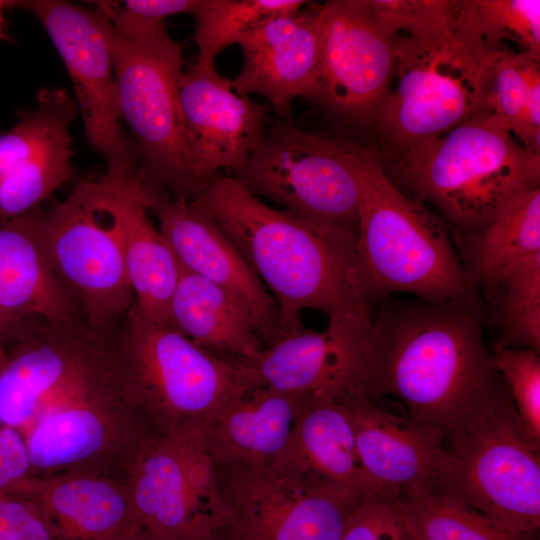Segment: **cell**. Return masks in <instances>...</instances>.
I'll use <instances>...</instances> for the list:
<instances>
[{
    "label": "cell",
    "mask_w": 540,
    "mask_h": 540,
    "mask_svg": "<svg viewBox=\"0 0 540 540\" xmlns=\"http://www.w3.org/2000/svg\"><path fill=\"white\" fill-rule=\"evenodd\" d=\"M480 295L379 301L364 351L363 393L393 396L445 442L509 392L482 333Z\"/></svg>",
    "instance_id": "obj_1"
},
{
    "label": "cell",
    "mask_w": 540,
    "mask_h": 540,
    "mask_svg": "<svg viewBox=\"0 0 540 540\" xmlns=\"http://www.w3.org/2000/svg\"><path fill=\"white\" fill-rule=\"evenodd\" d=\"M191 204L232 242L274 298L282 337L316 310L330 325L368 328L373 310L357 282L356 237L274 209L221 174ZM281 337V338H282Z\"/></svg>",
    "instance_id": "obj_2"
},
{
    "label": "cell",
    "mask_w": 540,
    "mask_h": 540,
    "mask_svg": "<svg viewBox=\"0 0 540 540\" xmlns=\"http://www.w3.org/2000/svg\"><path fill=\"white\" fill-rule=\"evenodd\" d=\"M113 337L125 398L162 436L199 443L227 404L260 385L246 361L202 348L134 303Z\"/></svg>",
    "instance_id": "obj_3"
},
{
    "label": "cell",
    "mask_w": 540,
    "mask_h": 540,
    "mask_svg": "<svg viewBox=\"0 0 540 540\" xmlns=\"http://www.w3.org/2000/svg\"><path fill=\"white\" fill-rule=\"evenodd\" d=\"M399 154L402 186L410 197L433 205L452 231L482 230L539 188L540 154L487 111Z\"/></svg>",
    "instance_id": "obj_4"
},
{
    "label": "cell",
    "mask_w": 540,
    "mask_h": 540,
    "mask_svg": "<svg viewBox=\"0 0 540 540\" xmlns=\"http://www.w3.org/2000/svg\"><path fill=\"white\" fill-rule=\"evenodd\" d=\"M358 214L354 266L370 306L396 292L428 302L479 295L456 255L446 222L391 182L373 148L362 169Z\"/></svg>",
    "instance_id": "obj_5"
},
{
    "label": "cell",
    "mask_w": 540,
    "mask_h": 540,
    "mask_svg": "<svg viewBox=\"0 0 540 540\" xmlns=\"http://www.w3.org/2000/svg\"><path fill=\"white\" fill-rule=\"evenodd\" d=\"M97 6L112 26L118 110L138 151L140 170L158 190L192 201L207 183L191 157L179 111L182 46L164 21L131 15L118 3Z\"/></svg>",
    "instance_id": "obj_6"
},
{
    "label": "cell",
    "mask_w": 540,
    "mask_h": 540,
    "mask_svg": "<svg viewBox=\"0 0 540 540\" xmlns=\"http://www.w3.org/2000/svg\"><path fill=\"white\" fill-rule=\"evenodd\" d=\"M493 50L455 32L396 37L394 70L376 114L397 154L439 136L484 111Z\"/></svg>",
    "instance_id": "obj_7"
},
{
    "label": "cell",
    "mask_w": 540,
    "mask_h": 540,
    "mask_svg": "<svg viewBox=\"0 0 540 540\" xmlns=\"http://www.w3.org/2000/svg\"><path fill=\"white\" fill-rule=\"evenodd\" d=\"M369 149L276 123L244 166L229 176L308 223L357 238Z\"/></svg>",
    "instance_id": "obj_8"
},
{
    "label": "cell",
    "mask_w": 540,
    "mask_h": 540,
    "mask_svg": "<svg viewBox=\"0 0 540 540\" xmlns=\"http://www.w3.org/2000/svg\"><path fill=\"white\" fill-rule=\"evenodd\" d=\"M437 493L498 527L531 535L540 526V446L526 433L510 395L447 442Z\"/></svg>",
    "instance_id": "obj_9"
},
{
    "label": "cell",
    "mask_w": 540,
    "mask_h": 540,
    "mask_svg": "<svg viewBox=\"0 0 540 540\" xmlns=\"http://www.w3.org/2000/svg\"><path fill=\"white\" fill-rule=\"evenodd\" d=\"M151 433L115 375L45 406L22 435L32 476L82 472L121 478Z\"/></svg>",
    "instance_id": "obj_10"
},
{
    "label": "cell",
    "mask_w": 540,
    "mask_h": 540,
    "mask_svg": "<svg viewBox=\"0 0 540 540\" xmlns=\"http://www.w3.org/2000/svg\"><path fill=\"white\" fill-rule=\"evenodd\" d=\"M228 520L224 540H342L364 493L271 464L216 465Z\"/></svg>",
    "instance_id": "obj_11"
},
{
    "label": "cell",
    "mask_w": 540,
    "mask_h": 540,
    "mask_svg": "<svg viewBox=\"0 0 540 540\" xmlns=\"http://www.w3.org/2000/svg\"><path fill=\"white\" fill-rule=\"evenodd\" d=\"M41 234L50 262L85 323L114 330L135 297L117 229L95 202L86 179L43 211Z\"/></svg>",
    "instance_id": "obj_12"
},
{
    "label": "cell",
    "mask_w": 540,
    "mask_h": 540,
    "mask_svg": "<svg viewBox=\"0 0 540 540\" xmlns=\"http://www.w3.org/2000/svg\"><path fill=\"white\" fill-rule=\"evenodd\" d=\"M6 7L31 12L46 30L70 74L87 141L106 162V172L138 171L139 154L118 110L108 16L99 7L59 0L6 1Z\"/></svg>",
    "instance_id": "obj_13"
},
{
    "label": "cell",
    "mask_w": 540,
    "mask_h": 540,
    "mask_svg": "<svg viewBox=\"0 0 540 540\" xmlns=\"http://www.w3.org/2000/svg\"><path fill=\"white\" fill-rule=\"evenodd\" d=\"M124 479L140 527L163 540H214L226 528L216 465L199 443L151 433Z\"/></svg>",
    "instance_id": "obj_14"
},
{
    "label": "cell",
    "mask_w": 540,
    "mask_h": 540,
    "mask_svg": "<svg viewBox=\"0 0 540 540\" xmlns=\"http://www.w3.org/2000/svg\"><path fill=\"white\" fill-rule=\"evenodd\" d=\"M319 72L311 99L358 121L376 117L392 78L396 37L367 0H331L318 7Z\"/></svg>",
    "instance_id": "obj_15"
},
{
    "label": "cell",
    "mask_w": 540,
    "mask_h": 540,
    "mask_svg": "<svg viewBox=\"0 0 540 540\" xmlns=\"http://www.w3.org/2000/svg\"><path fill=\"white\" fill-rule=\"evenodd\" d=\"M76 102L61 88H43L33 108L0 133V220L23 215L73 176L71 124Z\"/></svg>",
    "instance_id": "obj_16"
},
{
    "label": "cell",
    "mask_w": 540,
    "mask_h": 540,
    "mask_svg": "<svg viewBox=\"0 0 540 540\" xmlns=\"http://www.w3.org/2000/svg\"><path fill=\"white\" fill-rule=\"evenodd\" d=\"M113 331L102 332L84 320L41 322L14 344L0 370V424L21 433L41 405L106 358Z\"/></svg>",
    "instance_id": "obj_17"
},
{
    "label": "cell",
    "mask_w": 540,
    "mask_h": 540,
    "mask_svg": "<svg viewBox=\"0 0 540 540\" xmlns=\"http://www.w3.org/2000/svg\"><path fill=\"white\" fill-rule=\"evenodd\" d=\"M338 398L362 467L380 497L395 502L437 493L447 458L440 432L384 410L364 393Z\"/></svg>",
    "instance_id": "obj_18"
},
{
    "label": "cell",
    "mask_w": 540,
    "mask_h": 540,
    "mask_svg": "<svg viewBox=\"0 0 540 540\" xmlns=\"http://www.w3.org/2000/svg\"><path fill=\"white\" fill-rule=\"evenodd\" d=\"M148 209L181 266L235 298L251 314L269 347L282 337L278 306L225 234L190 201L147 184Z\"/></svg>",
    "instance_id": "obj_19"
},
{
    "label": "cell",
    "mask_w": 540,
    "mask_h": 540,
    "mask_svg": "<svg viewBox=\"0 0 540 540\" xmlns=\"http://www.w3.org/2000/svg\"><path fill=\"white\" fill-rule=\"evenodd\" d=\"M233 81L215 66L196 63L183 72L178 104L187 146L207 183L244 166L266 133L267 112L249 96L234 91Z\"/></svg>",
    "instance_id": "obj_20"
},
{
    "label": "cell",
    "mask_w": 540,
    "mask_h": 540,
    "mask_svg": "<svg viewBox=\"0 0 540 540\" xmlns=\"http://www.w3.org/2000/svg\"><path fill=\"white\" fill-rule=\"evenodd\" d=\"M86 180L96 204L117 229L134 305L148 317L169 324V303L180 263L149 218L146 178L138 170L124 174L105 172Z\"/></svg>",
    "instance_id": "obj_21"
},
{
    "label": "cell",
    "mask_w": 540,
    "mask_h": 540,
    "mask_svg": "<svg viewBox=\"0 0 540 540\" xmlns=\"http://www.w3.org/2000/svg\"><path fill=\"white\" fill-rule=\"evenodd\" d=\"M243 66L233 81L241 95L259 94L282 117L296 97H312L318 80V7L267 18L237 42Z\"/></svg>",
    "instance_id": "obj_22"
},
{
    "label": "cell",
    "mask_w": 540,
    "mask_h": 540,
    "mask_svg": "<svg viewBox=\"0 0 540 540\" xmlns=\"http://www.w3.org/2000/svg\"><path fill=\"white\" fill-rule=\"evenodd\" d=\"M367 330L327 324L317 332L302 327L247 363L260 385L307 398L363 393Z\"/></svg>",
    "instance_id": "obj_23"
},
{
    "label": "cell",
    "mask_w": 540,
    "mask_h": 540,
    "mask_svg": "<svg viewBox=\"0 0 540 540\" xmlns=\"http://www.w3.org/2000/svg\"><path fill=\"white\" fill-rule=\"evenodd\" d=\"M12 493L33 502L61 540H117L141 528L123 478L82 472L30 476Z\"/></svg>",
    "instance_id": "obj_24"
},
{
    "label": "cell",
    "mask_w": 540,
    "mask_h": 540,
    "mask_svg": "<svg viewBox=\"0 0 540 540\" xmlns=\"http://www.w3.org/2000/svg\"><path fill=\"white\" fill-rule=\"evenodd\" d=\"M42 215L37 207L0 220V309L48 323L84 320L47 255Z\"/></svg>",
    "instance_id": "obj_25"
},
{
    "label": "cell",
    "mask_w": 540,
    "mask_h": 540,
    "mask_svg": "<svg viewBox=\"0 0 540 540\" xmlns=\"http://www.w3.org/2000/svg\"><path fill=\"white\" fill-rule=\"evenodd\" d=\"M307 399L264 385L251 388L220 411L199 444L215 465H271L285 448Z\"/></svg>",
    "instance_id": "obj_26"
},
{
    "label": "cell",
    "mask_w": 540,
    "mask_h": 540,
    "mask_svg": "<svg viewBox=\"0 0 540 540\" xmlns=\"http://www.w3.org/2000/svg\"><path fill=\"white\" fill-rule=\"evenodd\" d=\"M272 464L380 497L362 467L353 428L339 398H308L285 448Z\"/></svg>",
    "instance_id": "obj_27"
},
{
    "label": "cell",
    "mask_w": 540,
    "mask_h": 540,
    "mask_svg": "<svg viewBox=\"0 0 540 540\" xmlns=\"http://www.w3.org/2000/svg\"><path fill=\"white\" fill-rule=\"evenodd\" d=\"M168 314L171 326L209 351L252 362L264 350L247 309L181 264Z\"/></svg>",
    "instance_id": "obj_28"
},
{
    "label": "cell",
    "mask_w": 540,
    "mask_h": 540,
    "mask_svg": "<svg viewBox=\"0 0 540 540\" xmlns=\"http://www.w3.org/2000/svg\"><path fill=\"white\" fill-rule=\"evenodd\" d=\"M468 279L487 299L517 266L540 254V189L511 204L482 230H451Z\"/></svg>",
    "instance_id": "obj_29"
},
{
    "label": "cell",
    "mask_w": 540,
    "mask_h": 540,
    "mask_svg": "<svg viewBox=\"0 0 540 540\" xmlns=\"http://www.w3.org/2000/svg\"><path fill=\"white\" fill-rule=\"evenodd\" d=\"M539 60L528 52H501L492 65L484 99V111L536 154H540Z\"/></svg>",
    "instance_id": "obj_30"
},
{
    "label": "cell",
    "mask_w": 540,
    "mask_h": 540,
    "mask_svg": "<svg viewBox=\"0 0 540 540\" xmlns=\"http://www.w3.org/2000/svg\"><path fill=\"white\" fill-rule=\"evenodd\" d=\"M453 32L493 50L540 56V1L456 0Z\"/></svg>",
    "instance_id": "obj_31"
},
{
    "label": "cell",
    "mask_w": 540,
    "mask_h": 540,
    "mask_svg": "<svg viewBox=\"0 0 540 540\" xmlns=\"http://www.w3.org/2000/svg\"><path fill=\"white\" fill-rule=\"evenodd\" d=\"M395 505L413 540H528L510 533L468 505L439 493L403 498Z\"/></svg>",
    "instance_id": "obj_32"
},
{
    "label": "cell",
    "mask_w": 540,
    "mask_h": 540,
    "mask_svg": "<svg viewBox=\"0 0 540 540\" xmlns=\"http://www.w3.org/2000/svg\"><path fill=\"white\" fill-rule=\"evenodd\" d=\"M304 0H204L196 13V64L214 67L217 55L261 21L301 9Z\"/></svg>",
    "instance_id": "obj_33"
},
{
    "label": "cell",
    "mask_w": 540,
    "mask_h": 540,
    "mask_svg": "<svg viewBox=\"0 0 540 540\" xmlns=\"http://www.w3.org/2000/svg\"><path fill=\"white\" fill-rule=\"evenodd\" d=\"M487 300L500 342L540 351V254L513 269Z\"/></svg>",
    "instance_id": "obj_34"
},
{
    "label": "cell",
    "mask_w": 540,
    "mask_h": 540,
    "mask_svg": "<svg viewBox=\"0 0 540 540\" xmlns=\"http://www.w3.org/2000/svg\"><path fill=\"white\" fill-rule=\"evenodd\" d=\"M490 350L526 433L540 446L539 352L500 341Z\"/></svg>",
    "instance_id": "obj_35"
},
{
    "label": "cell",
    "mask_w": 540,
    "mask_h": 540,
    "mask_svg": "<svg viewBox=\"0 0 540 540\" xmlns=\"http://www.w3.org/2000/svg\"><path fill=\"white\" fill-rule=\"evenodd\" d=\"M367 4L395 37H437L454 29L456 0H367Z\"/></svg>",
    "instance_id": "obj_36"
},
{
    "label": "cell",
    "mask_w": 540,
    "mask_h": 540,
    "mask_svg": "<svg viewBox=\"0 0 540 540\" xmlns=\"http://www.w3.org/2000/svg\"><path fill=\"white\" fill-rule=\"evenodd\" d=\"M342 540H408L394 502L365 499L348 520Z\"/></svg>",
    "instance_id": "obj_37"
},
{
    "label": "cell",
    "mask_w": 540,
    "mask_h": 540,
    "mask_svg": "<svg viewBox=\"0 0 540 540\" xmlns=\"http://www.w3.org/2000/svg\"><path fill=\"white\" fill-rule=\"evenodd\" d=\"M0 540H61L28 498L0 492Z\"/></svg>",
    "instance_id": "obj_38"
},
{
    "label": "cell",
    "mask_w": 540,
    "mask_h": 540,
    "mask_svg": "<svg viewBox=\"0 0 540 540\" xmlns=\"http://www.w3.org/2000/svg\"><path fill=\"white\" fill-rule=\"evenodd\" d=\"M30 476L31 461L22 433L0 424V492H12Z\"/></svg>",
    "instance_id": "obj_39"
},
{
    "label": "cell",
    "mask_w": 540,
    "mask_h": 540,
    "mask_svg": "<svg viewBox=\"0 0 540 540\" xmlns=\"http://www.w3.org/2000/svg\"><path fill=\"white\" fill-rule=\"evenodd\" d=\"M204 0H126L120 5L125 12L153 21H164L167 16L200 10Z\"/></svg>",
    "instance_id": "obj_40"
},
{
    "label": "cell",
    "mask_w": 540,
    "mask_h": 540,
    "mask_svg": "<svg viewBox=\"0 0 540 540\" xmlns=\"http://www.w3.org/2000/svg\"><path fill=\"white\" fill-rule=\"evenodd\" d=\"M44 320L11 315L0 309V342L16 344L29 335Z\"/></svg>",
    "instance_id": "obj_41"
},
{
    "label": "cell",
    "mask_w": 540,
    "mask_h": 540,
    "mask_svg": "<svg viewBox=\"0 0 540 540\" xmlns=\"http://www.w3.org/2000/svg\"><path fill=\"white\" fill-rule=\"evenodd\" d=\"M117 540H163V539L155 536L154 534L150 533L149 531L143 528H139L131 532L130 534Z\"/></svg>",
    "instance_id": "obj_42"
},
{
    "label": "cell",
    "mask_w": 540,
    "mask_h": 540,
    "mask_svg": "<svg viewBox=\"0 0 540 540\" xmlns=\"http://www.w3.org/2000/svg\"><path fill=\"white\" fill-rule=\"evenodd\" d=\"M9 354L5 350V345L0 342V370L7 363Z\"/></svg>",
    "instance_id": "obj_43"
},
{
    "label": "cell",
    "mask_w": 540,
    "mask_h": 540,
    "mask_svg": "<svg viewBox=\"0 0 540 540\" xmlns=\"http://www.w3.org/2000/svg\"><path fill=\"white\" fill-rule=\"evenodd\" d=\"M5 7H6V1L0 0V37L3 34V28H4L3 9Z\"/></svg>",
    "instance_id": "obj_44"
},
{
    "label": "cell",
    "mask_w": 540,
    "mask_h": 540,
    "mask_svg": "<svg viewBox=\"0 0 540 540\" xmlns=\"http://www.w3.org/2000/svg\"><path fill=\"white\" fill-rule=\"evenodd\" d=\"M214 540H224L223 537L221 535H219L218 537H216Z\"/></svg>",
    "instance_id": "obj_45"
},
{
    "label": "cell",
    "mask_w": 540,
    "mask_h": 540,
    "mask_svg": "<svg viewBox=\"0 0 540 540\" xmlns=\"http://www.w3.org/2000/svg\"><path fill=\"white\" fill-rule=\"evenodd\" d=\"M528 540H536L535 538L530 537Z\"/></svg>",
    "instance_id": "obj_46"
},
{
    "label": "cell",
    "mask_w": 540,
    "mask_h": 540,
    "mask_svg": "<svg viewBox=\"0 0 540 540\" xmlns=\"http://www.w3.org/2000/svg\"><path fill=\"white\" fill-rule=\"evenodd\" d=\"M407 537H408V536H407ZM408 540H413V539H411V538L408 537Z\"/></svg>",
    "instance_id": "obj_47"
}]
</instances>
